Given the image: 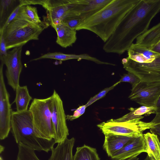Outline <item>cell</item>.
Instances as JSON below:
<instances>
[{
    "label": "cell",
    "mask_w": 160,
    "mask_h": 160,
    "mask_svg": "<svg viewBox=\"0 0 160 160\" xmlns=\"http://www.w3.org/2000/svg\"><path fill=\"white\" fill-rule=\"evenodd\" d=\"M14 0H0V23L3 20L4 17L6 13L12 5L14 2Z\"/></svg>",
    "instance_id": "27"
},
{
    "label": "cell",
    "mask_w": 160,
    "mask_h": 160,
    "mask_svg": "<svg viewBox=\"0 0 160 160\" xmlns=\"http://www.w3.org/2000/svg\"><path fill=\"white\" fill-rule=\"evenodd\" d=\"M82 21L79 17H73L66 18L62 21L72 29L76 30Z\"/></svg>",
    "instance_id": "29"
},
{
    "label": "cell",
    "mask_w": 160,
    "mask_h": 160,
    "mask_svg": "<svg viewBox=\"0 0 160 160\" xmlns=\"http://www.w3.org/2000/svg\"><path fill=\"white\" fill-rule=\"evenodd\" d=\"M103 148L111 157L133 138L111 133L105 134Z\"/></svg>",
    "instance_id": "15"
},
{
    "label": "cell",
    "mask_w": 160,
    "mask_h": 160,
    "mask_svg": "<svg viewBox=\"0 0 160 160\" xmlns=\"http://www.w3.org/2000/svg\"><path fill=\"white\" fill-rule=\"evenodd\" d=\"M146 145V152L149 159L160 160V142L157 136L151 132L143 135Z\"/></svg>",
    "instance_id": "20"
},
{
    "label": "cell",
    "mask_w": 160,
    "mask_h": 160,
    "mask_svg": "<svg viewBox=\"0 0 160 160\" xmlns=\"http://www.w3.org/2000/svg\"><path fill=\"white\" fill-rule=\"evenodd\" d=\"M122 62L126 70L134 74L142 81L160 82V54L148 63L136 62L128 57L123 58Z\"/></svg>",
    "instance_id": "8"
},
{
    "label": "cell",
    "mask_w": 160,
    "mask_h": 160,
    "mask_svg": "<svg viewBox=\"0 0 160 160\" xmlns=\"http://www.w3.org/2000/svg\"><path fill=\"white\" fill-rule=\"evenodd\" d=\"M51 26L57 33L56 43L62 47H70L76 41L77 31L70 28L63 21Z\"/></svg>",
    "instance_id": "14"
},
{
    "label": "cell",
    "mask_w": 160,
    "mask_h": 160,
    "mask_svg": "<svg viewBox=\"0 0 160 160\" xmlns=\"http://www.w3.org/2000/svg\"><path fill=\"white\" fill-rule=\"evenodd\" d=\"M146 145L143 135L133 138L121 149L111 157V160H126L137 157L141 153L146 152Z\"/></svg>",
    "instance_id": "13"
},
{
    "label": "cell",
    "mask_w": 160,
    "mask_h": 160,
    "mask_svg": "<svg viewBox=\"0 0 160 160\" xmlns=\"http://www.w3.org/2000/svg\"><path fill=\"white\" fill-rule=\"evenodd\" d=\"M130 111L128 113L116 119H112L114 121L125 122L135 119H141L143 118L142 115L148 116L152 113H155L156 108L155 107L142 106L138 108H131L128 109Z\"/></svg>",
    "instance_id": "22"
},
{
    "label": "cell",
    "mask_w": 160,
    "mask_h": 160,
    "mask_svg": "<svg viewBox=\"0 0 160 160\" xmlns=\"http://www.w3.org/2000/svg\"><path fill=\"white\" fill-rule=\"evenodd\" d=\"M126 160H139V158L137 157H134L129 158Z\"/></svg>",
    "instance_id": "37"
},
{
    "label": "cell",
    "mask_w": 160,
    "mask_h": 160,
    "mask_svg": "<svg viewBox=\"0 0 160 160\" xmlns=\"http://www.w3.org/2000/svg\"><path fill=\"white\" fill-rule=\"evenodd\" d=\"M0 160H4L3 158L1 156L0 157Z\"/></svg>",
    "instance_id": "38"
},
{
    "label": "cell",
    "mask_w": 160,
    "mask_h": 160,
    "mask_svg": "<svg viewBox=\"0 0 160 160\" xmlns=\"http://www.w3.org/2000/svg\"><path fill=\"white\" fill-rule=\"evenodd\" d=\"M149 160H154L153 158H150V159H149Z\"/></svg>",
    "instance_id": "39"
},
{
    "label": "cell",
    "mask_w": 160,
    "mask_h": 160,
    "mask_svg": "<svg viewBox=\"0 0 160 160\" xmlns=\"http://www.w3.org/2000/svg\"><path fill=\"white\" fill-rule=\"evenodd\" d=\"M140 0H111L100 10L83 20L76 31L93 32L105 42L125 15Z\"/></svg>",
    "instance_id": "2"
},
{
    "label": "cell",
    "mask_w": 160,
    "mask_h": 160,
    "mask_svg": "<svg viewBox=\"0 0 160 160\" xmlns=\"http://www.w3.org/2000/svg\"><path fill=\"white\" fill-rule=\"evenodd\" d=\"M136 44L150 49L160 41V22L138 36Z\"/></svg>",
    "instance_id": "18"
},
{
    "label": "cell",
    "mask_w": 160,
    "mask_h": 160,
    "mask_svg": "<svg viewBox=\"0 0 160 160\" xmlns=\"http://www.w3.org/2000/svg\"><path fill=\"white\" fill-rule=\"evenodd\" d=\"M75 139L67 138L63 142L58 143L57 146L53 148L51 154L48 160H73L72 150Z\"/></svg>",
    "instance_id": "16"
},
{
    "label": "cell",
    "mask_w": 160,
    "mask_h": 160,
    "mask_svg": "<svg viewBox=\"0 0 160 160\" xmlns=\"http://www.w3.org/2000/svg\"><path fill=\"white\" fill-rule=\"evenodd\" d=\"M51 99V96L45 98H35L28 109L36 136L48 140L53 139L50 108Z\"/></svg>",
    "instance_id": "5"
},
{
    "label": "cell",
    "mask_w": 160,
    "mask_h": 160,
    "mask_svg": "<svg viewBox=\"0 0 160 160\" xmlns=\"http://www.w3.org/2000/svg\"><path fill=\"white\" fill-rule=\"evenodd\" d=\"M49 25L45 22L39 24L15 18L0 32L2 34L8 50L23 46L30 40H38L40 34Z\"/></svg>",
    "instance_id": "4"
},
{
    "label": "cell",
    "mask_w": 160,
    "mask_h": 160,
    "mask_svg": "<svg viewBox=\"0 0 160 160\" xmlns=\"http://www.w3.org/2000/svg\"><path fill=\"white\" fill-rule=\"evenodd\" d=\"M20 7V5L19 4L14 9V10L12 11V12L9 16L5 22L4 23L3 26L0 28V31H2L15 18L18 12Z\"/></svg>",
    "instance_id": "33"
},
{
    "label": "cell",
    "mask_w": 160,
    "mask_h": 160,
    "mask_svg": "<svg viewBox=\"0 0 160 160\" xmlns=\"http://www.w3.org/2000/svg\"><path fill=\"white\" fill-rule=\"evenodd\" d=\"M52 59L59 61H66L71 59H84L99 64L100 61L98 58L92 57L87 54H66L61 52H48L40 57L31 60V61L38 60L43 59Z\"/></svg>",
    "instance_id": "19"
},
{
    "label": "cell",
    "mask_w": 160,
    "mask_h": 160,
    "mask_svg": "<svg viewBox=\"0 0 160 160\" xmlns=\"http://www.w3.org/2000/svg\"><path fill=\"white\" fill-rule=\"evenodd\" d=\"M160 12V0H140L105 42L103 50L120 55L127 51L134 40L148 29L152 20Z\"/></svg>",
    "instance_id": "1"
},
{
    "label": "cell",
    "mask_w": 160,
    "mask_h": 160,
    "mask_svg": "<svg viewBox=\"0 0 160 160\" xmlns=\"http://www.w3.org/2000/svg\"><path fill=\"white\" fill-rule=\"evenodd\" d=\"M18 147L16 160H40L33 148L22 143L18 144Z\"/></svg>",
    "instance_id": "25"
},
{
    "label": "cell",
    "mask_w": 160,
    "mask_h": 160,
    "mask_svg": "<svg viewBox=\"0 0 160 160\" xmlns=\"http://www.w3.org/2000/svg\"><path fill=\"white\" fill-rule=\"evenodd\" d=\"M4 64L0 66V139L8 136L11 131V120L12 111L9 101V94L5 84L3 73Z\"/></svg>",
    "instance_id": "10"
},
{
    "label": "cell",
    "mask_w": 160,
    "mask_h": 160,
    "mask_svg": "<svg viewBox=\"0 0 160 160\" xmlns=\"http://www.w3.org/2000/svg\"><path fill=\"white\" fill-rule=\"evenodd\" d=\"M156 110L155 113L156 114H160V95L158 100L155 106Z\"/></svg>",
    "instance_id": "36"
},
{
    "label": "cell",
    "mask_w": 160,
    "mask_h": 160,
    "mask_svg": "<svg viewBox=\"0 0 160 160\" xmlns=\"http://www.w3.org/2000/svg\"><path fill=\"white\" fill-rule=\"evenodd\" d=\"M11 127V132L17 143H22L35 151L48 152L56 143L54 139L48 140L36 136L28 110L21 112L12 111Z\"/></svg>",
    "instance_id": "3"
},
{
    "label": "cell",
    "mask_w": 160,
    "mask_h": 160,
    "mask_svg": "<svg viewBox=\"0 0 160 160\" xmlns=\"http://www.w3.org/2000/svg\"><path fill=\"white\" fill-rule=\"evenodd\" d=\"M16 97L13 102L16 106V111L21 112L28 110V108L32 98L30 95L27 86H19L16 91Z\"/></svg>",
    "instance_id": "21"
},
{
    "label": "cell",
    "mask_w": 160,
    "mask_h": 160,
    "mask_svg": "<svg viewBox=\"0 0 160 160\" xmlns=\"http://www.w3.org/2000/svg\"><path fill=\"white\" fill-rule=\"evenodd\" d=\"M6 43L2 33L0 32V59L1 62L2 63L4 59L7 56Z\"/></svg>",
    "instance_id": "30"
},
{
    "label": "cell",
    "mask_w": 160,
    "mask_h": 160,
    "mask_svg": "<svg viewBox=\"0 0 160 160\" xmlns=\"http://www.w3.org/2000/svg\"><path fill=\"white\" fill-rule=\"evenodd\" d=\"M141 80L134 74L130 72L127 74H125L122 76L119 81L121 82H128L130 83L132 87L138 83Z\"/></svg>",
    "instance_id": "28"
},
{
    "label": "cell",
    "mask_w": 160,
    "mask_h": 160,
    "mask_svg": "<svg viewBox=\"0 0 160 160\" xmlns=\"http://www.w3.org/2000/svg\"><path fill=\"white\" fill-rule=\"evenodd\" d=\"M15 18L23 19L39 24H42L45 22L41 20L38 14L37 8L30 5L21 6Z\"/></svg>",
    "instance_id": "24"
},
{
    "label": "cell",
    "mask_w": 160,
    "mask_h": 160,
    "mask_svg": "<svg viewBox=\"0 0 160 160\" xmlns=\"http://www.w3.org/2000/svg\"><path fill=\"white\" fill-rule=\"evenodd\" d=\"M73 160H100L95 148L84 144L78 147Z\"/></svg>",
    "instance_id": "23"
},
{
    "label": "cell",
    "mask_w": 160,
    "mask_h": 160,
    "mask_svg": "<svg viewBox=\"0 0 160 160\" xmlns=\"http://www.w3.org/2000/svg\"><path fill=\"white\" fill-rule=\"evenodd\" d=\"M129 98L142 106L155 107L160 95V82L141 80L132 87Z\"/></svg>",
    "instance_id": "9"
},
{
    "label": "cell",
    "mask_w": 160,
    "mask_h": 160,
    "mask_svg": "<svg viewBox=\"0 0 160 160\" xmlns=\"http://www.w3.org/2000/svg\"><path fill=\"white\" fill-rule=\"evenodd\" d=\"M140 119H135L125 122H118L111 119L97 125L104 135L111 133L132 138L143 135L145 130L150 129L156 125L152 121L145 122Z\"/></svg>",
    "instance_id": "6"
},
{
    "label": "cell",
    "mask_w": 160,
    "mask_h": 160,
    "mask_svg": "<svg viewBox=\"0 0 160 160\" xmlns=\"http://www.w3.org/2000/svg\"><path fill=\"white\" fill-rule=\"evenodd\" d=\"M86 108L85 105L80 106L74 111L72 115H67L66 119L72 121L79 118L84 113Z\"/></svg>",
    "instance_id": "32"
},
{
    "label": "cell",
    "mask_w": 160,
    "mask_h": 160,
    "mask_svg": "<svg viewBox=\"0 0 160 160\" xmlns=\"http://www.w3.org/2000/svg\"><path fill=\"white\" fill-rule=\"evenodd\" d=\"M127 51L129 58L140 63L151 62L159 54L148 48L133 43Z\"/></svg>",
    "instance_id": "17"
},
{
    "label": "cell",
    "mask_w": 160,
    "mask_h": 160,
    "mask_svg": "<svg viewBox=\"0 0 160 160\" xmlns=\"http://www.w3.org/2000/svg\"><path fill=\"white\" fill-rule=\"evenodd\" d=\"M111 0H71L69 10L65 19L78 17L83 21L100 10Z\"/></svg>",
    "instance_id": "12"
},
{
    "label": "cell",
    "mask_w": 160,
    "mask_h": 160,
    "mask_svg": "<svg viewBox=\"0 0 160 160\" xmlns=\"http://www.w3.org/2000/svg\"><path fill=\"white\" fill-rule=\"evenodd\" d=\"M51 97L50 108L53 139L56 143H58L67 138L69 130L62 101L55 90Z\"/></svg>",
    "instance_id": "7"
},
{
    "label": "cell",
    "mask_w": 160,
    "mask_h": 160,
    "mask_svg": "<svg viewBox=\"0 0 160 160\" xmlns=\"http://www.w3.org/2000/svg\"><path fill=\"white\" fill-rule=\"evenodd\" d=\"M19 4L21 6L39 4L42 6L43 5L44 0H20Z\"/></svg>",
    "instance_id": "34"
},
{
    "label": "cell",
    "mask_w": 160,
    "mask_h": 160,
    "mask_svg": "<svg viewBox=\"0 0 160 160\" xmlns=\"http://www.w3.org/2000/svg\"><path fill=\"white\" fill-rule=\"evenodd\" d=\"M149 49L156 53L160 54V41Z\"/></svg>",
    "instance_id": "35"
},
{
    "label": "cell",
    "mask_w": 160,
    "mask_h": 160,
    "mask_svg": "<svg viewBox=\"0 0 160 160\" xmlns=\"http://www.w3.org/2000/svg\"><path fill=\"white\" fill-rule=\"evenodd\" d=\"M151 121L157 124L150 129L151 132L157 136L160 142V114H156L155 117Z\"/></svg>",
    "instance_id": "31"
},
{
    "label": "cell",
    "mask_w": 160,
    "mask_h": 160,
    "mask_svg": "<svg viewBox=\"0 0 160 160\" xmlns=\"http://www.w3.org/2000/svg\"><path fill=\"white\" fill-rule=\"evenodd\" d=\"M22 46L8 52L3 63L6 67V75L8 84L15 91L19 86V78L22 68L21 56Z\"/></svg>",
    "instance_id": "11"
},
{
    "label": "cell",
    "mask_w": 160,
    "mask_h": 160,
    "mask_svg": "<svg viewBox=\"0 0 160 160\" xmlns=\"http://www.w3.org/2000/svg\"><path fill=\"white\" fill-rule=\"evenodd\" d=\"M120 83L119 81H118L112 86L104 89L95 96L91 98L88 102L85 105L86 107L105 96L109 91L113 89L115 87Z\"/></svg>",
    "instance_id": "26"
}]
</instances>
